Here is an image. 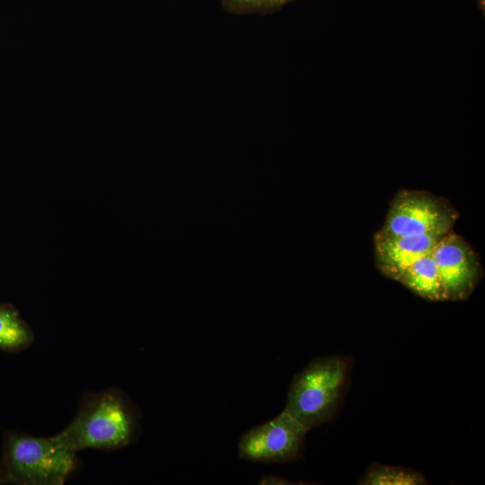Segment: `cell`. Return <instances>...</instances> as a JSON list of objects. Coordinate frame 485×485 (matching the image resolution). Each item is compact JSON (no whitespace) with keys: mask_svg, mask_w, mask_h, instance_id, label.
<instances>
[{"mask_svg":"<svg viewBox=\"0 0 485 485\" xmlns=\"http://www.w3.org/2000/svg\"><path fill=\"white\" fill-rule=\"evenodd\" d=\"M138 431L137 409L122 391L110 388L86 394L75 419L55 436L75 453L114 451L133 443Z\"/></svg>","mask_w":485,"mask_h":485,"instance_id":"cell-1","label":"cell"},{"mask_svg":"<svg viewBox=\"0 0 485 485\" xmlns=\"http://www.w3.org/2000/svg\"><path fill=\"white\" fill-rule=\"evenodd\" d=\"M77 466L76 453L55 436L40 437L13 431L4 435L0 459L4 483L62 485Z\"/></svg>","mask_w":485,"mask_h":485,"instance_id":"cell-2","label":"cell"},{"mask_svg":"<svg viewBox=\"0 0 485 485\" xmlns=\"http://www.w3.org/2000/svg\"><path fill=\"white\" fill-rule=\"evenodd\" d=\"M348 372V361L340 356L313 360L294 376L284 410L310 430L330 422L341 402Z\"/></svg>","mask_w":485,"mask_h":485,"instance_id":"cell-3","label":"cell"},{"mask_svg":"<svg viewBox=\"0 0 485 485\" xmlns=\"http://www.w3.org/2000/svg\"><path fill=\"white\" fill-rule=\"evenodd\" d=\"M458 212L445 198L427 191L401 190L391 202L381 236L445 234Z\"/></svg>","mask_w":485,"mask_h":485,"instance_id":"cell-4","label":"cell"},{"mask_svg":"<svg viewBox=\"0 0 485 485\" xmlns=\"http://www.w3.org/2000/svg\"><path fill=\"white\" fill-rule=\"evenodd\" d=\"M309 431L284 410L273 419L246 431L239 439L238 454L251 463L293 462L300 457Z\"/></svg>","mask_w":485,"mask_h":485,"instance_id":"cell-5","label":"cell"},{"mask_svg":"<svg viewBox=\"0 0 485 485\" xmlns=\"http://www.w3.org/2000/svg\"><path fill=\"white\" fill-rule=\"evenodd\" d=\"M431 255L436 266L445 300L467 299L482 275L477 254L460 235L450 231L435 244Z\"/></svg>","mask_w":485,"mask_h":485,"instance_id":"cell-6","label":"cell"},{"mask_svg":"<svg viewBox=\"0 0 485 485\" xmlns=\"http://www.w3.org/2000/svg\"><path fill=\"white\" fill-rule=\"evenodd\" d=\"M444 234L374 236L376 266L386 278L397 281L419 258L431 252Z\"/></svg>","mask_w":485,"mask_h":485,"instance_id":"cell-7","label":"cell"},{"mask_svg":"<svg viewBox=\"0 0 485 485\" xmlns=\"http://www.w3.org/2000/svg\"><path fill=\"white\" fill-rule=\"evenodd\" d=\"M397 281L425 299L433 302L445 301L431 252L415 260L401 274Z\"/></svg>","mask_w":485,"mask_h":485,"instance_id":"cell-8","label":"cell"},{"mask_svg":"<svg viewBox=\"0 0 485 485\" xmlns=\"http://www.w3.org/2000/svg\"><path fill=\"white\" fill-rule=\"evenodd\" d=\"M34 340L32 329L18 309L10 303H0V349L18 353L29 348Z\"/></svg>","mask_w":485,"mask_h":485,"instance_id":"cell-9","label":"cell"},{"mask_svg":"<svg viewBox=\"0 0 485 485\" xmlns=\"http://www.w3.org/2000/svg\"><path fill=\"white\" fill-rule=\"evenodd\" d=\"M360 485H423L428 484L419 471L380 463H373L358 481Z\"/></svg>","mask_w":485,"mask_h":485,"instance_id":"cell-10","label":"cell"},{"mask_svg":"<svg viewBox=\"0 0 485 485\" xmlns=\"http://www.w3.org/2000/svg\"><path fill=\"white\" fill-rule=\"evenodd\" d=\"M295 0H220L222 7L229 13L267 14L279 11Z\"/></svg>","mask_w":485,"mask_h":485,"instance_id":"cell-11","label":"cell"},{"mask_svg":"<svg viewBox=\"0 0 485 485\" xmlns=\"http://www.w3.org/2000/svg\"><path fill=\"white\" fill-rule=\"evenodd\" d=\"M261 484H288L287 480L280 477L267 476L260 481Z\"/></svg>","mask_w":485,"mask_h":485,"instance_id":"cell-12","label":"cell"},{"mask_svg":"<svg viewBox=\"0 0 485 485\" xmlns=\"http://www.w3.org/2000/svg\"><path fill=\"white\" fill-rule=\"evenodd\" d=\"M3 483H4V479H3L2 472L0 470V484H3Z\"/></svg>","mask_w":485,"mask_h":485,"instance_id":"cell-13","label":"cell"}]
</instances>
